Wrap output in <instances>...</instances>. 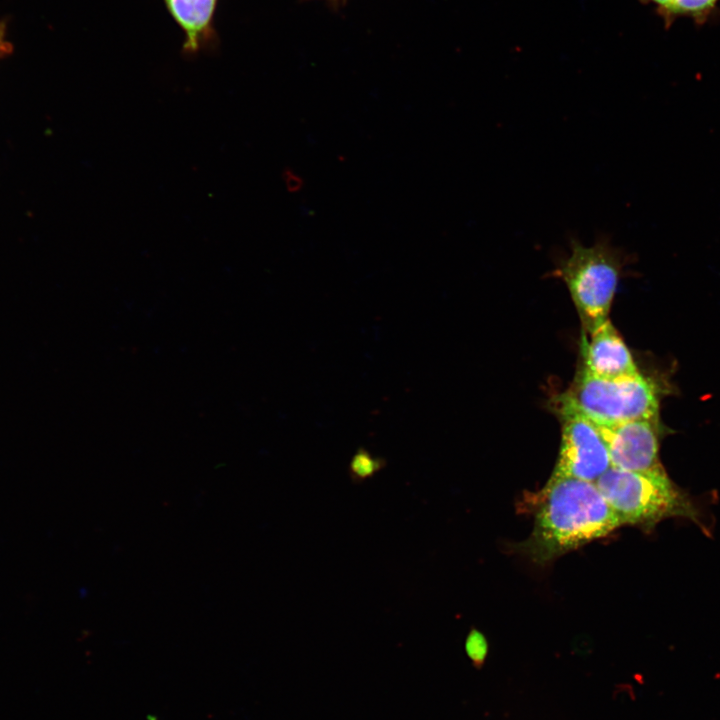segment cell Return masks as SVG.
<instances>
[{"label":"cell","mask_w":720,"mask_h":720,"mask_svg":"<svg viewBox=\"0 0 720 720\" xmlns=\"http://www.w3.org/2000/svg\"><path fill=\"white\" fill-rule=\"evenodd\" d=\"M386 465L385 458L374 456L364 447H359L349 462L348 473L353 483L360 484L374 477Z\"/></svg>","instance_id":"9"},{"label":"cell","mask_w":720,"mask_h":720,"mask_svg":"<svg viewBox=\"0 0 720 720\" xmlns=\"http://www.w3.org/2000/svg\"><path fill=\"white\" fill-rule=\"evenodd\" d=\"M599 430L607 445L612 467L634 472L664 468L659 455L658 419L633 420L599 427Z\"/></svg>","instance_id":"6"},{"label":"cell","mask_w":720,"mask_h":720,"mask_svg":"<svg viewBox=\"0 0 720 720\" xmlns=\"http://www.w3.org/2000/svg\"><path fill=\"white\" fill-rule=\"evenodd\" d=\"M623 264V253L607 238L588 247L573 239L571 254L554 270L566 284L586 334L609 319Z\"/></svg>","instance_id":"4"},{"label":"cell","mask_w":720,"mask_h":720,"mask_svg":"<svg viewBox=\"0 0 720 720\" xmlns=\"http://www.w3.org/2000/svg\"><path fill=\"white\" fill-rule=\"evenodd\" d=\"M284 177L286 179V184H287L289 190L292 191V190L298 189V187L300 186L301 183L297 180L295 175L291 174V172L288 171V173L286 175H284Z\"/></svg>","instance_id":"13"},{"label":"cell","mask_w":720,"mask_h":720,"mask_svg":"<svg viewBox=\"0 0 720 720\" xmlns=\"http://www.w3.org/2000/svg\"><path fill=\"white\" fill-rule=\"evenodd\" d=\"M583 337L582 367L602 378H619L640 373L630 350L608 319Z\"/></svg>","instance_id":"7"},{"label":"cell","mask_w":720,"mask_h":720,"mask_svg":"<svg viewBox=\"0 0 720 720\" xmlns=\"http://www.w3.org/2000/svg\"><path fill=\"white\" fill-rule=\"evenodd\" d=\"M561 442L553 477L595 483L612 467L609 451L599 427L585 416L558 409Z\"/></svg>","instance_id":"5"},{"label":"cell","mask_w":720,"mask_h":720,"mask_svg":"<svg viewBox=\"0 0 720 720\" xmlns=\"http://www.w3.org/2000/svg\"><path fill=\"white\" fill-rule=\"evenodd\" d=\"M720 0H670L664 12L665 18L689 17L703 20L717 8Z\"/></svg>","instance_id":"10"},{"label":"cell","mask_w":720,"mask_h":720,"mask_svg":"<svg viewBox=\"0 0 720 720\" xmlns=\"http://www.w3.org/2000/svg\"><path fill=\"white\" fill-rule=\"evenodd\" d=\"M531 498L533 529L520 550L539 564L550 562L621 527L592 482L550 476Z\"/></svg>","instance_id":"1"},{"label":"cell","mask_w":720,"mask_h":720,"mask_svg":"<svg viewBox=\"0 0 720 720\" xmlns=\"http://www.w3.org/2000/svg\"><path fill=\"white\" fill-rule=\"evenodd\" d=\"M11 47L6 40V27L3 23H0V58L6 56Z\"/></svg>","instance_id":"12"},{"label":"cell","mask_w":720,"mask_h":720,"mask_svg":"<svg viewBox=\"0 0 720 720\" xmlns=\"http://www.w3.org/2000/svg\"><path fill=\"white\" fill-rule=\"evenodd\" d=\"M185 34L183 50L194 54L210 38L218 0H163Z\"/></svg>","instance_id":"8"},{"label":"cell","mask_w":720,"mask_h":720,"mask_svg":"<svg viewBox=\"0 0 720 720\" xmlns=\"http://www.w3.org/2000/svg\"><path fill=\"white\" fill-rule=\"evenodd\" d=\"M648 3L653 4L658 11L663 15L666 11L670 0H646Z\"/></svg>","instance_id":"14"},{"label":"cell","mask_w":720,"mask_h":720,"mask_svg":"<svg viewBox=\"0 0 720 720\" xmlns=\"http://www.w3.org/2000/svg\"><path fill=\"white\" fill-rule=\"evenodd\" d=\"M465 650L475 666H481L488 653V643L479 630L472 628L465 641Z\"/></svg>","instance_id":"11"},{"label":"cell","mask_w":720,"mask_h":720,"mask_svg":"<svg viewBox=\"0 0 720 720\" xmlns=\"http://www.w3.org/2000/svg\"><path fill=\"white\" fill-rule=\"evenodd\" d=\"M620 525L650 531L668 518H687L700 527V511L665 469L634 472L609 468L596 482Z\"/></svg>","instance_id":"2"},{"label":"cell","mask_w":720,"mask_h":720,"mask_svg":"<svg viewBox=\"0 0 720 720\" xmlns=\"http://www.w3.org/2000/svg\"><path fill=\"white\" fill-rule=\"evenodd\" d=\"M556 409L579 413L599 427L639 419H658L657 385L641 373L619 378L595 376L581 367Z\"/></svg>","instance_id":"3"}]
</instances>
